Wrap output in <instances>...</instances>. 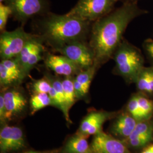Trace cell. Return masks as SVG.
Listing matches in <instances>:
<instances>
[{"label": "cell", "instance_id": "obj_6", "mask_svg": "<svg viewBox=\"0 0 153 153\" xmlns=\"http://www.w3.org/2000/svg\"><path fill=\"white\" fill-rule=\"evenodd\" d=\"M53 52L65 56L82 70L87 69L95 64L93 51L85 41L71 42Z\"/></svg>", "mask_w": 153, "mask_h": 153}, {"label": "cell", "instance_id": "obj_27", "mask_svg": "<svg viewBox=\"0 0 153 153\" xmlns=\"http://www.w3.org/2000/svg\"><path fill=\"white\" fill-rule=\"evenodd\" d=\"M143 49L151 65L153 66V40L151 39L145 40L143 43Z\"/></svg>", "mask_w": 153, "mask_h": 153}, {"label": "cell", "instance_id": "obj_11", "mask_svg": "<svg viewBox=\"0 0 153 153\" xmlns=\"http://www.w3.org/2000/svg\"><path fill=\"white\" fill-rule=\"evenodd\" d=\"M45 66L57 76L64 77L75 76L81 71V68L63 55L47 53L44 55Z\"/></svg>", "mask_w": 153, "mask_h": 153}, {"label": "cell", "instance_id": "obj_21", "mask_svg": "<svg viewBox=\"0 0 153 153\" xmlns=\"http://www.w3.org/2000/svg\"><path fill=\"white\" fill-rule=\"evenodd\" d=\"M98 69V67L94 64L87 69L80 71L76 76H74V79L79 83L83 90L88 93L93 78Z\"/></svg>", "mask_w": 153, "mask_h": 153}, {"label": "cell", "instance_id": "obj_16", "mask_svg": "<svg viewBox=\"0 0 153 153\" xmlns=\"http://www.w3.org/2000/svg\"><path fill=\"white\" fill-rule=\"evenodd\" d=\"M138 93L153 97V66H144L134 82Z\"/></svg>", "mask_w": 153, "mask_h": 153}, {"label": "cell", "instance_id": "obj_28", "mask_svg": "<svg viewBox=\"0 0 153 153\" xmlns=\"http://www.w3.org/2000/svg\"><path fill=\"white\" fill-rule=\"evenodd\" d=\"M6 108L3 93L0 95V119L1 121L5 120Z\"/></svg>", "mask_w": 153, "mask_h": 153}, {"label": "cell", "instance_id": "obj_25", "mask_svg": "<svg viewBox=\"0 0 153 153\" xmlns=\"http://www.w3.org/2000/svg\"><path fill=\"white\" fill-rule=\"evenodd\" d=\"M52 88V84L48 79L44 76V78L39 79L33 80L31 83V90L34 93H47L48 94Z\"/></svg>", "mask_w": 153, "mask_h": 153}, {"label": "cell", "instance_id": "obj_2", "mask_svg": "<svg viewBox=\"0 0 153 153\" xmlns=\"http://www.w3.org/2000/svg\"><path fill=\"white\" fill-rule=\"evenodd\" d=\"M91 25V22L67 14L47 13L39 22V33L36 35L55 51L71 42L86 41Z\"/></svg>", "mask_w": 153, "mask_h": 153}, {"label": "cell", "instance_id": "obj_13", "mask_svg": "<svg viewBox=\"0 0 153 153\" xmlns=\"http://www.w3.org/2000/svg\"><path fill=\"white\" fill-rule=\"evenodd\" d=\"M115 114L105 111H93L88 113L82 121L76 133L86 136L95 135L102 131L104 123Z\"/></svg>", "mask_w": 153, "mask_h": 153}, {"label": "cell", "instance_id": "obj_1", "mask_svg": "<svg viewBox=\"0 0 153 153\" xmlns=\"http://www.w3.org/2000/svg\"><path fill=\"white\" fill-rule=\"evenodd\" d=\"M146 13L136 1H126L120 7L93 22L88 44L94 55L95 65L99 68L112 59L129 23Z\"/></svg>", "mask_w": 153, "mask_h": 153}, {"label": "cell", "instance_id": "obj_24", "mask_svg": "<svg viewBox=\"0 0 153 153\" xmlns=\"http://www.w3.org/2000/svg\"><path fill=\"white\" fill-rule=\"evenodd\" d=\"M126 111L138 121L145 120L139 108L136 94H133L128 101L126 105Z\"/></svg>", "mask_w": 153, "mask_h": 153}, {"label": "cell", "instance_id": "obj_23", "mask_svg": "<svg viewBox=\"0 0 153 153\" xmlns=\"http://www.w3.org/2000/svg\"><path fill=\"white\" fill-rule=\"evenodd\" d=\"M140 109L144 120H150L153 116V99L147 95L137 92L136 93Z\"/></svg>", "mask_w": 153, "mask_h": 153}, {"label": "cell", "instance_id": "obj_9", "mask_svg": "<svg viewBox=\"0 0 153 153\" xmlns=\"http://www.w3.org/2000/svg\"><path fill=\"white\" fill-rule=\"evenodd\" d=\"M17 58L1 60L0 62V84L3 88L18 86L28 76Z\"/></svg>", "mask_w": 153, "mask_h": 153}, {"label": "cell", "instance_id": "obj_30", "mask_svg": "<svg viewBox=\"0 0 153 153\" xmlns=\"http://www.w3.org/2000/svg\"><path fill=\"white\" fill-rule=\"evenodd\" d=\"M40 153L38 152H35V151H28V152H26L24 153Z\"/></svg>", "mask_w": 153, "mask_h": 153}, {"label": "cell", "instance_id": "obj_20", "mask_svg": "<svg viewBox=\"0 0 153 153\" xmlns=\"http://www.w3.org/2000/svg\"><path fill=\"white\" fill-rule=\"evenodd\" d=\"M73 78L74 76L64 77V78L61 80L66 107L69 111L76 103L77 99L74 87Z\"/></svg>", "mask_w": 153, "mask_h": 153}, {"label": "cell", "instance_id": "obj_31", "mask_svg": "<svg viewBox=\"0 0 153 153\" xmlns=\"http://www.w3.org/2000/svg\"><path fill=\"white\" fill-rule=\"evenodd\" d=\"M6 0H0V3H4Z\"/></svg>", "mask_w": 153, "mask_h": 153}, {"label": "cell", "instance_id": "obj_17", "mask_svg": "<svg viewBox=\"0 0 153 153\" xmlns=\"http://www.w3.org/2000/svg\"><path fill=\"white\" fill-rule=\"evenodd\" d=\"M89 136L76 133L66 142L64 153H89L91 149L88 139Z\"/></svg>", "mask_w": 153, "mask_h": 153}, {"label": "cell", "instance_id": "obj_14", "mask_svg": "<svg viewBox=\"0 0 153 153\" xmlns=\"http://www.w3.org/2000/svg\"><path fill=\"white\" fill-rule=\"evenodd\" d=\"M25 146L22 129L16 126H6L0 131V149L3 152L20 150Z\"/></svg>", "mask_w": 153, "mask_h": 153}, {"label": "cell", "instance_id": "obj_19", "mask_svg": "<svg viewBox=\"0 0 153 153\" xmlns=\"http://www.w3.org/2000/svg\"><path fill=\"white\" fill-rule=\"evenodd\" d=\"M143 137L153 141V121L150 120L141 121L137 123L131 134L127 138Z\"/></svg>", "mask_w": 153, "mask_h": 153}, {"label": "cell", "instance_id": "obj_33", "mask_svg": "<svg viewBox=\"0 0 153 153\" xmlns=\"http://www.w3.org/2000/svg\"><path fill=\"white\" fill-rule=\"evenodd\" d=\"M94 153V152H93V151H92V150H91V152H90V153Z\"/></svg>", "mask_w": 153, "mask_h": 153}, {"label": "cell", "instance_id": "obj_15", "mask_svg": "<svg viewBox=\"0 0 153 153\" xmlns=\"http://www.w3.org/2000/svg\"><path fill=\"white\" fill-rule=\"evenodd\" d=\"M138 122L125 110L117 116L111 126L110 131L115 137L123 140L131 134Z\"/></svg>", "mask_w": 153, "mask_h": 153}, {"label": "cell", "instance_id": "obj_22", "mask_svg": "<svg viewBox=\"0 0 153 153\" xmlns=\"http://www.w3.org/2000/svg\"><path fill=\"white\" fill-rule=\"evenodd\" d=\"M30 105L31 114L45 107L52 105L51 99L47 93H34L30 100Z\"/></svg>", "mask_w": 153, "mask_h": 153}, {"label": "cell", "instance_id": "obj_8", "mask_svg": "<svg viewBox=\"0 0 153 153\" xmlns=\"http://www.w3.org/2000/svg\"><path fill=\"white\" fill-rule=\"evenodd\" d=\"M43 43L40 36L34 34L16 57L20 65L28 75L39 61L44 59Z\"/></svg>", "mask_w": 153, "mask_h": 153}, {"label": "cell", "instance_id": "obj_3", "mask_svg": "<svg viewBox=\"0 0 153 153\" xmlns=\"http://www.w3.org/2000/svg\"><path fill=\"white\" fill-rule=\"evenodd\" d=\"M112 59L115 64L113 73L129 84L134 83L137 76L145 66V59L141 50L124 38Z\"/></svg>", "mask_w": 153, "mask_h": 153}, {"label": "cell", "instance_id": "obj_18", "mask_svg": "<svg viewBox=\"0 0 153 153\" xmlns=\"http://www.w3.org/2000/svg\"><path fill=\"white\" fill-rule=\"evenodd\" d=\"M45 76H46L48 79V80L52 84V86L55 88L56 93L58 95V97L60 101L61 106V110L62 111V112H63L64 115L65 116L66 120L68 122L71 123V121L70 120V119H69V111H68L66 107L61 79H60V78L57 76H53L51 74H49L48 73L45 75Z\"/></svg>", "mask_w": 153, "mask_h": 153}, {"label": "cell", "instance_id": "obj_7", "mask_svg": "<svg viewBox=\"0 0 153 153\" xmlns=\"http://www.w3.org/2000/svg\"><path fill=\"white\" fill-rule=\"evenodd\" d=\"M17 21L25 23L33 16L47 13V0H6L4 2Z\"/></svg>", "mask_w": 153, "mask_h": 153}, {"label": "cell", "instance_id": "obj_12", "mask_svg": "<svg viewBox=\"0 0 153 153\" xmlns=\"http://www.w3.org/2000/svg\"><path fill=\"white\" fill-rule=\"evenodd\" d=\"M2 93L5 104V120L20 115L26 108L27 99L18 86L7 88Z\"/></svg>", "mask_w": 153, "mask_h": 153}, {"label": "cell", "instance_id": "obj_5", "mask_svg": "<svg viewBox=\"0 0 153 153\" xmlns=\"http://www.w3.org/2000/svg\"><path fill=\"white\" fill-rule=\"evenodd\" d=\"M34 34L26 33L23 27L11 31H4L0 35V57L1 60L16 57L33 38Z\"/></svg>", "mask_w": 153, "mask_h": 153}, {"label": "cell", "instance_id": "obj_10", "mask_svg": "<svg viewBox=\"0 0 153 153\" xmlns=\"http://www.w3.org/2000/svg\"><path fill=\"white\" fill-rule=\"evenodd\" d=\"M90 146L95 153H131L122 140L103 131L94 135Z\"/></svg>", "mask_w": 153, "mask_h": 153}, {"label": "cell", "instance_id": "obj_29", "mask_svg": "<svg viewBox=\"0 0 153 153\" xmlns=\"http://www.w3.org/2000/svg\"><path fill=\"white\" fill-rule=\"evenodd\" d=\"M141 153H153V143H151L142 149Z\"/></svg>", "mask_w": 153, "mask_h": 153}, {"label": "cell", "instance_id": "obj_26", "mask_svg": "<svg viewBox=\"0 0 153 153\" xmlns=\"http://www.w3.org/2000/svg\"><path fill=\"white\" fill-rule=\"evenodd\" d=\"M12 15L10 7L5 3H0V31L3 32L9 16Z\"/></svg>", "mask_w": 153, "mask_h": 153}, {"label": "cell", "instance_id": "obj_32", "mask_svg": "<svg viewBox=\"0 0 153 153\" xmlns=\"http://www.w3.org/2000/svg\"><path fill=\"white\" fill-rule=\"evenodd\" d=\"M126 1H136V2H137L138 0H126Z\"/></svg>", "mask_w": 153, "mask_h": 153}, {"label": "cell", "instance_id": "obj_4", "mask_svg": "<svg viewBox=\"0 0 153 153\" xmlns=\"http://www.w3.org/2000/svg\"><path fill=\"white\" fill-rule=\"evenodd\" d=\"M118 0H78L67 14L88 22H93L114 10Z\"/></svg>", "mask_w": 153, "mask_h": 153}]
</instances>
